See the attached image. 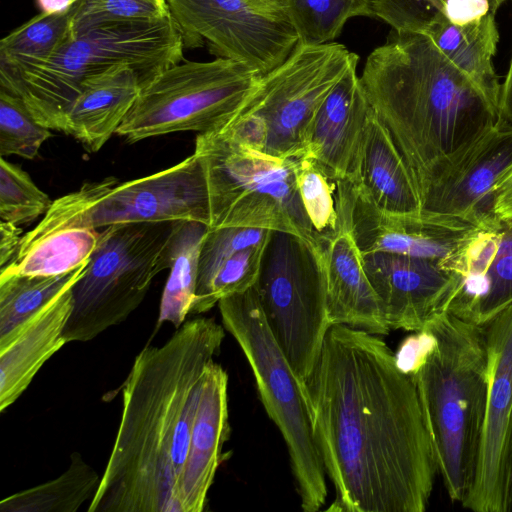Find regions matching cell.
<instances>
[{
    "label": "cell",
    "instance_id": "1",
    "mask_svg": "<svg viewBox=\"0 0 512 512\" xmlns=\"http://www.w3.org/2000/svg\"><path fill=\"white\" fill-rule=\"evenodd\" d=\"M335 499L327 511L423 512L437 471L415 381L381 336L333 325L302 385Z\"/></svg>",
    "mask_w": 512,
    "mask_h": 512
},
{
    "label": "cell",
    "instance_id": "2",
    "mask_svg": "<svg viewBox=\"0 0 512 512\" xmlns=\"http://www.w3.org/2000/svg\"><path fill=\"white\" fill-rule=\"evenodd\" d=\"M224 326L185 321L160 347L145 346L123 383L112 450L88 512H181L179 489L207 366Z\"/></svg>",
    "mask_w": 512,
    "mask_h": 512
},
{
    "label": "cell",
    "instance_id": "3",
    "mask_svg": "<svg viewBox=\"0 0 512 512\" xmlns=\"http://www.w3.org/2000/svg\"><path fill=\"white\" fill-rule=\"evenodd\" d=\"M359 77L421 204L498 125L497 104L424 34L392 30Z\"/></svg>",
    "mask_w": 512,
    "mask_h": 512
},
{
    "label": "cell",
    "instance_id": "4",
    "mask_svg": "<svg viewBox=\"0 0 512 512\" xmlns=\"http://www.w3.org/2000/svg\"><path fill=\"white\" fill-rule=\"evenodd\" d=\"M423 329L433 334L435 343L411 375L438 474L449 498L462 504L474 481L486 411L484 328L446 310Z\"/></svg>",
    "mask_w": 512,
    "mask_h": 512
},
{
    "label": "cell",
    "instance_id": "5",
    "mask_svg": "<svg viewBox=\"0 0 512 512\" xmlns=\"http://www.w3.org/2000/svg\"><path fill=\"white\" fill-rule=\"evenodd\" d=\"M184 49L171 16L88 29L71 34L50 59L28 72L18 97L38 123L63 133L67 111L85 79L129 65L140 74L142 84L181 62Z\"/></svg>",
    "mask_w": 512,
    "mask_h": 512
},
{
    "label": "cell",
    "instance_id": "6",
    "mask_svg": "<svg viewBox=\"0 0 512 512\" xmlns=\"http://www.w3.org/2000/svg\"><path fill=\"white\" fill-rule=\"evenodd\" d=\"M194 154L206 178L209 228L243 227L296 235L322 251L297 189L298 158L275 157L223 131L198 134Z\"/></svg>",
    "mask_w": 512,
    "mask_h": 512
},
{
    "label": "cell",
    "instance_id": "7",
    "mask_svg": "<svg viewBox=\"0 0 512 512\" xmlns=\"http://www.w3.org/2000/svg\"><path fill=\"white\" fill-rule=\"evenodd\" d=\"M358 62L340 43H298L282 64L261 75L240 112L220 131L275 157H304L320 106Z\"/></svg>",
    "mask_w": 512,
    "mask_h": 512
},
{
    "label": "cell",
    "instance_id": "8",
    "mask_svg": "<svg viewBox=\"0 0 512 512\" xmlns=\"http://www.w3.org/2000/svg\"><path fill=\"white\" fill-rule=\"evenodd\" d=\"M222 324L238 343L254 375L270 419L286 444L301 508L326 503L327 484L300 381L266 321L255 284L218 302Z\"/></svg>",
    "mask_w": 512,
    "mask_h": 512
},
{
    "label": "cell",
    "instance_id": "9",
    "mask_svg": "<svg viewBox=\"0 0 512 512\" xmlns=\"http://www.w3.org/2000/svg\"><path fill=\"white\" fill-rule=\"evenodd\" d=\"M261 75L230 59L182 60L141 84L116 134L135 143L175 132L220 131L240 112Z\"/></svg>",
    "mask_w": 512,
    "mask_h": 512
},
{
    "label": "cell",
    "instance_id": "10",
    "mask_svg": "<svg viewBox=\"0 0 512 512\" xmlns=\"http://www.w3.org/2000/svg\"><path fill=\"white\" fill-rule=\"evenodd\" d=\"M173 224H115L99 232L84 273L72 289L73 309L64 330L67 344L94 339L141 304L154 277L168 268Z\"/></svg>",
    "mask_w": 512,
    "mask_h": 512
},
{
    "label": "cell",
    "instance_id": "11",
    "mask_svg": "<svg viewBox=\"0 0 512 512\" xmlns=\"http://www.w3.org/2000/svg\"><path fill=\"white\" fill-rule=\"evenodd\" d=\"M197 221L209 227L206 178L193 153L152 175L119 182L115 177L85 182L53 201L23 241L67 227L105 228L115 224Z\"/></svg>",
    "mask_w": 512,
    "mask_h": 512
},
{
    "label": "cell",
    "instance_id": "12",
    "mask_svg": "<svg viewBox=\"0 0 512 512\" xmlns=\"http://www.w3.org/2000/svg\"><path fill=\"white\" fill-rule=\"evenodd\" d=\"M255 287L269 328L303 385L333 326L322 251L296 235L272 231Z\"/></svg>",
    "mask_w": 512,
    "mask_h": 512
},
{
    "label": "cell",
    "instance_id": "13",
    "mask_svg": "<svg viewBox=\"0 0 512 512\" xmlns=\"http://www.w3.org/2000/svg\"><path fill=\"white\" fill-rule=\"evenodd\" d=\"M184 48L207 44L216 58L266 74L299 42L284 8L267 0H167Z\"/></svg>",
    "mask_w": 512,
    "mask_h": 512
},
{
    "label": "cell",
    "instance_id": "14",
    "mask_svg": "<svg viewBox=\"0 0 512 512\" xmlns=\"http://www.w3.org/2000/svg\"><path fill=\"white\" fill-rule=\"evenodd\" d=\"M488 394L477 466L462 506L475 512L512 511V303L483 325Z\"/></svg>",
    "mask_w": 512,
    "mask_h": 512
},
{
    "label": "cell",
    "instance_id": "15",
    "mask_svg": "<svg viewBox=\"0 0 512 512\" xmlns=\"http://www.w3.org/2000/svg\"><path fill=\"white\" fill-rule=\"evenodd\" d=\"M441 266L459 278L448 311L485 325L512 303V219L489 216L468 229Z\"/></svg>",
    "mask_w": 512,
    "mask_h": 512
},
{
    "label": "cell",
    "instance_id": "16",
    "mask_svg": "<svg viewBox=\"0 0 512 512\" xmlns=\"http://www.w3.org/2000/svg\"><path fill=\"white\" fill-rule=\"evenodd\" d=\"M363 261L391 330L421 331L448 310L459 285L437 261L387 252L363 253Z\"/></svg>",
    "mask_w": 512,
    "mask_h": 512
},
{
    "label": "cell",
    "instance_id": "17",
    "mask_svg": "<svg viewBox=\"0 0 512 512\" xmlns=\"http://www.w3.org/2000/svg\"><path fill=\"white\" fill-rule=\"evenodd\" d=\"M512 166V128L497 125L442 183L422 201L421 219L431 225L467 230L488 215L489 194Z\"/></svg>",
    "mask_w": 512,
    "mask_h": 512
},
{
    "label": "cell",
    "instance_id": "18",
    "mask_svg": "<svg viewBox=\"0 0 512 512\" xmlns=\"http://www.w3.org/2000/svg\"><path fill=\"white\" fill-rule=\"evenodd\" d=\"M371 106L350 68L320 106L304 157L334 184H361V169Z\"/></svg>",
    "mask_w": 512,
    "mask_h": 512
},
{
    "label": "cell",
    "instance_id": "19",
    "mask_svg": "<svg viewBox=\"0 0 512 512\" xmlns=\"http://www.w3.org/2000/svg\"><path fill=\"white\" fill-rule=\"evenodd\" d=\"M322 264L332 325L387 335L391 329L365 271L363 253L339 217L336 229L323 235Z\"/></svg>",
    "mask_w": 512,
    "mask_h": 512
},
{
    "label": "cell",
    "instance_id": "20",
    "mask_svg": "<svg viewBox=\"0 0 512 512\" xmlns=\"http://www.w3.org/2000/svg\"><path fill=\"white\" fill-rule=\"evenodd\" d=\"M229 432L228 375L213 361L203 374L201 397L179 489L181 512L205 510Z\"/></svg>",
    "mask_w": 512,
    "mask_h": 512
},
{
    "label": "cell",
    "instance_id": "21",
    "mask_svg": "<svg viewBox=\"0 0 512 512\" xmlns=\"http://www.w3.org/2000/svg\"><path fill=\"white\" fill-rule=\"evenodd\" d=\"M72 289L0 341V412L21 396L44 363L67 344L64 330L73 309Z\"/></svg>",
    "mask_w": 512,
    "mask_h": 512
},
{
    "label": "cell",
    "instance_id": "22",
    "mask_svg": "<svg viewBox=\"0 0 512 512\" xmlns=\"http://www.w3.org/2000/svg\"><path fill=\"white\" fill-rule=\"evenodd\" d=\"M141 82L140 74L129 65H117L85 79L67 111L63 133L88 152L99 151L134 105Z\"/></svg>",
    "mask_w": 512,
    "mask_h": 512
},
{
    "label": "cell",
    "instance_id": "23",
    "mask_svg": "<svg viewBox=\"0 0 512 512\" xmlns=\"http://www.w3.org/2000/svg\"><path fill=\"white\" fill-rule=\"evenodd\" d=\"M358 186L384 214L421 219V199L411 173L389 131L372 108Z\"/></svg>",
    "mask_w": 512,
    "mask_h": 512
},
{
    "label": "cell",
    "instance_id": "24",
    "mask_svg": "<svg viewBox=\"0 0 512 512\" xmlns=\"http://www.w3.org/2000/svg\"><path fill=\"white\" fill-rule=\"evenodd\" d=\"M460 70L472 78L497 104L501 84L492 65L499 33L495 14L457 25L441 17L423 33Z\"/></svg>",
    "mask_w": 512,
    "mask_h": 512
},
{
    "label": "cell",
    "instance_id": "25",
    "mask_svg": "<svg viewBox=\"0 0 512 512\" xmlns=\"http://www.w3.org/2000/svg\"><path fill=\"white\" fill-rule=\"evenodd\" d=\"M71 35V11L39 13L0 41V90L19 96L23 78L45 63Z\"/></svg>",
    "mask_w": 512,
    "mask_h": 512
},
{
    "label": "cell",
    "instance_id": "26",
    "mask_svg": "<svg viewBox=\"0 0 512 512\" xmlns=\"http://www.w3.org/2000/svg\"><path fill=\"white\" fill-rule=\"evenodd\" d=\"M208 228L197 221L174 222L167 248L170 273L160 301L156 330L165 322L178 329L190 314Z\"/></svg>",
    "mask_w": 512,
    "mask_h": 512
},
{
    "label": "cell",
    "instance_id": "27",
    "mask_svg": "<svg viewBox=\"0 0 512 512\" xmlns=\"http://www.w3.org/2000/svg\"><path fill=\"white\" fill-rule=\"evenodd\" d=\"M99 232L90 227H67L21 241L15 260L0 272L31 276L68 273L89 261Z\"/></svg>",
    "mask_w": 512,
    "mask_h": 512
},
{
    "label": "cell",
    "instance_id": "28",
    "mask_svg": "<svg viewBox=\"0 0 512 512\" xmlns=\"http://www.w3.org/2000/svg\"><path fill=\"white\" fill-rule=\"evenodd\" d=\"M101 478L79 452L70 455L56 479L17 492L0 502L1 512H76L94 496Z\"/></svg>",
    "mask_w": 512,
    "mask_h": 512
},
{
    "label": "cell",
    "instance_id": "29",
    "mask_svg": "<svg viewBox=\"0 0 512 512\" xmlns=\"http://www.w3.org/2000/svg\"><path fill=\"white\" fill-rule=\"evenodd\" d=\"M87 264L54 276L0 272V341L72 288L83 275Z\"/></svg>",
    "mask_w": 512,
    "mask_h": 512
},
{
    "label": "cell",
    "instance_id": "30",
    "mask_svg": "<svg viewBox=\"0 0 512 512\" xmlns=\"http://www.w3.org/2000/svg\"><path fill=\"white\" fill-rule=\"evenodd\" d=\"M302 45L333 42L348 19L372 17L371 0H281Z\"/></svg>",
    "mask_w": 512,
    "mask_h": 512
},
{
    "label": "cell",
    "instance_id": "31",
    "mask_svg": "<svg viewBox=\"0 0 512 512\" xmlns=\"http://www.w3.org/2000/svg\"><path fill=\"white\" fill-rule=\"evenodd\" d=\"M171 16L167 0H77L71 9V34L126 23H148Z\"/></svg>",
    "mask_w": 512,
    "mask_h": 512
},
{
    "label": "cell",
    "instance_id": "32",
    "mask_svg": "<svg viewBox=\"0 0 512 512\" xmlns=\"http://www.w3.org/2000/svg\"><path fill=\"white\" fill-rule=\"evenodd\" d=\"M50 137V129L35 120L20 97L0 90L1 157L16 155L34 159Z\"/></svg>",
    "mask_w": 512,
    "mask_h": 512
},
{
    "label": "cell",
    "instance_id": "33",
    "mask_svg": "<svg viewBox=\"0 0 512 512\" xmlns=\"http://www.w3.org/2000/svg\"><path fill=\"white\" fill-rule=\"evenodd\" d=\"M268 241L242 249L224 261L204 293L194 299L189 315L205 313L222 298L250 289L257 282Z\"/></svg>",
    "mask_w": 512,
    "mask_h": 512
},
{
    "label": "cell",
    "instance_id": "34",
    "mask_svg": "<svg viewBox=\"0 0 512 512\" xmlns=\"http://www.w3.org/2000/svg\"><path fill=\"white\" fill-rule=\"evenodd\" d=\"M53 201L18 166L0 159V218L15 225L45 215Z\"/></svg>",
    "mask_w": 512,
    "mask_h": 512
},
{
    "label": "cell",
    "instance_id": "35",
    "mask_svg": "<svg viewBox=\"0 0 512 512\" xmlns=\"http://www.w3.org/2000/svg\"><path fill=\"white\" fill-rule=\"evenodd\" d=\"M297 189L304 210L319 235L337 227L336 185L307 157L298 158Z\"/></svg>",
    "mask_w": 512,
    "mask_h": 512
},
{
    "label": "cell",
    "instance_id": "36",
    "mask_svg": "<svg viewBox=\"0 0 512 512\" xmlns=\"http://www.w3.org/2000/svg\"><path fill=\"white\" fill-rule=\"evenodd\" d=\"M271 230L223 227L208 228L199 261L195 298L201 296L221 264L234 253L267 242Z\"/></svg>",
    "mask_w": 512,
    "mask_h": 512
},
{
    "label": "cell",
    "instance_id": "37",
    "mask_svg": "<svg viewBox=\"0 0 512 512\" xmlns=\"http://www.w3.org/2000/svg\"><path fill=\"white\" fill-rule=\"evenodd\" d=\"M446 0H371L373 18H378L399 32L423 34L443 14ZM496 14L507 0H488Z\"/></svg>",
    "mask_w": 512,
    "mask_h": 512
},
{
    "label": "cell",
    "instance_id": "38",
    "mask_svg": "<svg viewBox=\"0 0 512 512\" xmlns=\"http://www.w3.org/2000/svg\"><path fill=\"white\" fill-rule=\"evenodd\" d=\"M489 13L493 12L488 0H446L443 10L445 18L457 25L468 24Z\"/></svg>",
    "mask_w": 512,
    "mask_h": 512
},
{
    "label": "cell",
    "instance_id": "39",
    "mask_svg": "<svg viewBox=\"0 0 512 512\" xmlns=\"http://www.w3.org/2000/svg\"><path fill=\"white\" fill-rule=\"evenodd\" d=\"M488 215L501 220L512 219V166L492 188L487 202Z\"/></svg>",
    "mask_w": 512,
    "mask_h": 512
},
{
    "label": "cell",
    "instance_id": "40",
    "mask_svg": "<svg viewBox=\"0 0 512 512\" xmlns=\"http://www.w3.org/2000/svg\"><path fill=\"white\" fill-rule=\"evenodd\" d=\"M22 229L10 222L0 221V269L11 264L18 253Z\"/></svg>",
    "mask_w": 512,
    "mask_h": 512
},
{
    "label": "cell",
    "instance_id": "41",
    "mask_svg": "<svg viewBox=\"0 0 512 512\" xmlns=\"http://www.w3.org/2000/svg\"><path fill=\"white\" fill-rule=\"evenodd\" d=\"M498 125L512 128V59L504 83L500 87Z\"/></svg>",
    "mask_w": 512,
    "mask_h": 512
},
{
    "label": "cell",
    "instance_id": "42",
    "mask_svg": "<svg viewBox=\"0 0 512 512\" xmlns=\"http://www.w3.org/2000/svg\"><path fill=\"white\" fill-rule=\"evenodd\" d=\"M41 13L48 15L67 14L77 0H35Z\"/></svg>",
    "mask_w": 512,
    "mask_h": 512
},
{
    "label": "cell",
    "instance_id": "43",
    "mask_svg": "<svg viewBox=\"0 0 512 512\" xmlns=\"http://www.w3.org/2000/svg\"><path fill=\"white\" fill-rule=\"evenodd\" d=\"M267 1H271V2H274V3H277V4L281 5V0H267Z\"/></svg>",
    "mask_w": 512,
    "mask_h": 512
}]
</instances>
